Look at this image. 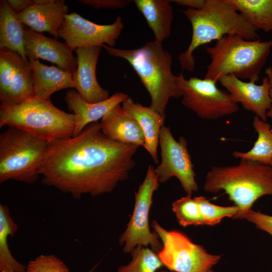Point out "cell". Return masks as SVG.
Instances as JSON below:
<instances>
[{"label": "cell", "instance_id": "cell-20", "mask_svg": "<svg viewBox=\"0 0 272 272\" xmlns=\"http://www.w3.org/2000/svg\"><path fill=\"white\" fill-rule=\"evenodd\" d=\"M122 107L134 118L141 126L145 138L144 148L150 154L156 164L159 163L157 148L159 132L164 125L165 117L149 106L135 103L128 97L122 103Z\"/></svg>", "mask_w": 272, "mask_h": 272}, {"label": "cell", "instance_id": "cell-2", "mask_svg": "<svg viewBox=\"0 0 272 272\" xmlns=\"http://www.w3.org/2000/svg\"><path fill=\"white\" fill-rule=\"evenodd\" d=\"M107 53L127 60L135 71L151 97L150 107L166 117L165 110L172 98H179L182 93L178 76L172 71L171 53L162 43L155 40L147 42L135 49H118L102 44Z\"/></svg>", "mask_w": 272, "mask_h": 272}, {"label": "cell", "instance_id": "cell-18", "mask_svg": "<svg viewBox=\"0 0 272 272\" xmlns=\"http://www.w3.org/2000/svg\"><path fill=\"white\" fill-rule=\"evenodd\" d=\"M102 132L116 142L144 147L145 135L137 120L118 104L102 118Z\"/></svg>", "mask_w": 272, "mask_h": 272}, {"label": "cell", "instance_id": "cell-27", "mask_svg": "<svg viewBox=\"0 0 272 272\" xmlns=\"http://www.w3.org/2000/svg\"><path fill=\"white\" fill-rule=\"evenodd\" d=\"M130 254L131 261L118 267L117 272H156L164 266L158 254L147 247L137 246Z\"/></svg>", "mask_w": 272, "mask_h": 272}, {"label": "cell", "instance_id": "cell-32", "mask_svg": "<svg viewBox=\"0 0 272 272\" xmlns=\"http://www.w3.org/2000/svg\"><path fill=\"white\" fill-rule=\"evenodd\" d=\"M79 2L88 5L95 9H122L132 3L130 0H79Z\"/></svg>", "mask_w": 272, "mask_h": 272}, {"label": "cell", "instance_id": "cell-33", "mask_svg": "<svg viewBox=\"0 0 272 272\" xmlns=\"http://www.w3.org/2000/svg\"><path fill=\"white\" fill-rule=\"evenodd\" d=\"M12 9L18 14L34 5L33 0H7Z\"/></svg>", "mask_w": 272, "mask_h": 272}, {"label": "cell", "instance_id": "cell-26", "mask_svg": "<svg viewBox=\"0 0 272 272\" xmlns=\"http://www.w3.org/2000/svg\"><path fill=\"white\" fill-rule=\"evenodd\" d=\"M17 226L11 218L9 208L0 205V270L26 272V266L13 256L9 248L8 239L13 236Z\"/></svg>", "mask_w": 272, "mask_h": 272}, {"label": "cell", "instance_id": "cell-21", "mask_svg": "<svg viewBox=\"0 0 272 272\" xmlns=\"http://www.w3.org/2000/svg\"><path fill=\"white\" fill-rule=\"evenodd\" d=\"M31 68L34 96L43 100L50 99L58 91L75 88L73 75L55 66H48L38 59L29 60Z\"/></svg>", "mask_w": 272, "mask_h": 272}, {"label": "cell", "instance_id": "cell-19", "mask_svg": "<svg viewBox=\"0 0 272 272\" xmlns=\"http://www.w3.org/2000/svg\"><path fill=\"white\" fill-rule=\"evenodd\" d=\"M68 12L64 0H54L48 4H34L17 15L24 26L37 33L47 32L57 39Z\"/></svg>", "mask_w": 272, "mask_h": 272}, {"label": "cell", "instance_id": "cell-17", "mask_svg": "<svg viewBox=\"0 0 272 272\" xmlns=\"http://www.w3.org/2000/svg\"><path fill=\"white\" fill-rule=\"evenodd\" d=\"M128 97L123 92H115L108 99L97 103L85 100L76 90L66 92L64 100L70 111L75 116V127L73 137L78 135L90 123L97 122L110 110L122 103Z\"/></svg>", "mask_w": 272, "mask_h": 272}, {"label": "cell", "instance_id": "cell-24", "mask_svg": "<svg viewBox=\"0 0 272 272\" xmlns=\"http://www.w3.org/2000/svg\"><path fill=\"white\" fill-rule=\"evenodd\" d=\"M253 127L257 138L252 148L248 151H234L232 156L237 159H246L262 164L272 166V128L267 122L254 116Z\"/></svg>", "mask_w": 272, "mask_h": 272}, {"label": "cell", "instance_id": "cell-10", "mask_svg": "<svg viewBox=\"0 0 272 272\" xmlns=\"http://www.w3.org/2000/svg\"><path fill=\"white\" fill-rule=\"evenodd\" d=\"M159 185L158 177L153 166L148 167L143 182L135 192L134 207L125 231L121 234L119 242L124 244L125 253H130L137 246H151L152 250L157 253L162 248L159 237L152 233L149 228V214L152 204L153 195Z\"/></svg>", "mask_w": 272, "mask_h": 272}, {"label": "cell", "instance_id": "cell-15", "mask_svg": "<svg viewBox=\"0 0 272 272\" xmlns=\"http://www.w3.org/2000/svg\"><path fill=\"white\" fill-rule=\"evenodd\" d=\"M25 50L29 60H46L72 74L77 70V57L65 42L40 34L25 26Z\"/></svg>", "mask_w": 272, "mask_h": 272}, {"label": "cell", "instance_id": "cell-30", "mask_svg": "<svg viewBox=\"0 0 272 272\" xmlns=\"http://www.w3.org/2000/svg\"><path fill=\"white\" fill-rule=\"evenodd\" d=\"M26 272H70L64 263L53 255L41 254L30 261Z\"/></svg>", "mask_w": 272, "mask_h": 272}, {"label": "cell", "instance_id": "cell-9", "mask_svg": "<svg viewBox=\"0 0 272 272\" xmlns=\"http://www.w3.org/2000/svg\"><path fill=\"white\" fill-rule=\"evenodd\" d=\"M182 91V104L198 117L215 120L234 114L239 107L227 91L220 89L217 82L209 79L178 75Z\"/></svg>", "mask_w": 272, "mask_h": 272}, {"label": "cell", "instance_id": "cell-1", "mask_svg": "<svg viewBox=\"0 0 272 272\" xmlns=\"http://www.w3.org/2000/svg\"><path fill=\"white\" fill-rule=\"evenodd\" d=\"M139 147L110 140L93 122L76 137L48 143L42 182L75 197L110 192L128 178Z\"/></svg>", "mask_w": 272, "mask_h": 272}, {"label": "cell", "instance_id": "cell-29", "mask_svg": "<svg viewBox=\"0 0 272 272\" xmlns=\"http://www.w3.org/2000/svg\"><path fill=\"white\" fill-rule=\"evenodd\" d=\"M198 203L205 225L213 226L219 223L225 217L233 218L240 212L236 206L222 207L212 203L206 198L195 197Z\"/></svg>", "mask_w": 272, "mask_h": 272}, {"label": "cell", "instance_id": "cell-7", "mask_svg": "<svg viewBox=\"0 0 272 272\" xmlns=\"http://www.w3.org/2000/svg\"><path fill=\"white\" fill-rule=\"evenodd\" d=\"M48 144L24 130L8 127L0 135V182H34L40 175Z\"/></svg>", "mask_w": 272, "mask_h": 272}, {"label": "cell", "instance_id": "cell-13", "mask_svg": "<svg viewBox=\"0 0 272 272\" xmlns=\"http://www.w3.org/2000/svg\"><path fill=\"white\" fill-rule=\"evenodd\" d=\"M33 96V79L29 60L17 52L0 49L1 104H15Z\"/></svg>", "mask_w": 272, "mask_h": 272}, {"label": "cell", "instance_id": "cell-31", "mask_svg": "<svg viewBox=\"0 0 272 272\" xmlns=\"http://www.w3.org/2000/svg\"><path fill=\"white\" fill-rule=\"evenodd\" d=\"M233 219H244L272 236V216L249 210L238 213Z\"/></svg>", "mask_w": 272, "mask_h": 272}, {"label": "cell", "instance_id": "cell-14", "mask_svg": "<svg viewBox=\"0 0 272 272\" xmlns=\"http://www.w3.org/2000/svg\"><path fill=\"white\" fill-rule=\"evenodd\" d=\"M219 82L236 102L240 103L245 110L254 113L255 116L267 121L266 113L272 101L266 76L262 79L260 85L253 82H245L233 75L224 76Z\"/></svg>", "mask_w": 272, "mask_h": 272}, {"label": "cell", "instance_id": "cell-25", "mask_svg": "<svg viewBox=\"0 0 272 272\" xmlns=\"http://www.w3.org/2000/svg\"><path fill=\"white\" fill-rule=\"evenodd\" d=\"M257 30L272 31V0H227Z\"/></svg>", "mask_w": 272, "mask_h": 272}, {"label": "cell", "instance_id": "cell-22", "mask_svg": "<svg viewBox=\"0 0 272 272\" xmlns=\"http://www.w3.org/2000/svg\"><path fill=\"white\" fill-rule=\"evenodd\" d=\"M133 2L153 31L155 40L162 43L171 33L173 18L171 1L135 0Z\"/></svg>", "mask_w": 272, "mask_h": 272}, {"label": "cell", "instance_id": "cell-3", "mask_svg": "<svg viewBox=\"0 0 272 272\" xmlns=\"http://www.w3.org/2000/svg\"><path fill=\"white\" fill-rule=\"evenodd\" d=\"M189 21L192 37L188 48L178 59L182 70L193 72V52L199 46L217 41L228 35H236L249 40H259L257 30L236 11L227 0H207L200 10L182 11Z\"/></svg>", "mask_w": 272, "mask_h": 272}, {"label": "cell", "instance_id": "cell-38", "mask_svg": "<svg viewBox=\"0 0 272 272\" xmlns=\"http://www.w3.org/2000/svg\"><path fill=\"white\" fill-rule=\"evenodd\" d=\"M1 272H15V271H1Z\"/></svg>", "mask_w": 272, "mask_h": 272}, {"label": "cell", "instance_id": "cell-28", "mask_svg": "<svg viewBox=\"0 0 272 272\" xmlns=\"http://www.w3.org/2000/svg\"><path fill=\"white\" fill-rule=\"evenodd\" d=\"M172 207L181 226L186 227L205 225L198 203L195 197L191 198V195L187 194L174 201L172 202Z\"/></svg>", "mask_w": 272, "mask_h": 272}, {"label": "cell", "instance_id": "cell-23", "mask_svg": "<svg viewBox=\"0 0 272 272\" xmlns=\"http://www.w3.org/2000/svg\"><path fill=\"white\" fill-rule=\"evenodd\" d=\"M7 48L28 59L25 50V26L7 1H0V49Z\"/></svg>", "mask_w": 272, "mask_h": 272}, {"label": "cell", "instance_id": "cell-8", "mask_svg": "<svg viewBox=\"0 0 272 272\" xmlns=\"http://www.w3.org/2000/svg\"><path fill=\"white\" fill-rule=\"evenodd\" d=\"M152 226L163 243L158 255L167 268L175 272H214L212 268L220 255L208 253L182 233L167 231L155 221Z\"/></svg>", "mask_w": 272, "mask_h": 272}, {"label": "cell", "instance_id": "cell-36", "mask_svg": "<svg viewBox=\"0 0 272 272\" xmlns=\"http://www.w3.org/2000/svg\"><path fill=\"white\" fill-rule=\"evenodd\" d=\"M33 1L35 5H45L53 2L54 0H33Z\"/></svg>", "mask_w": 272, "mask_h": 272}, {"label": "cell", "instance_id": "cell-37", "mask_svg": "<svg viewBox=\"0 0 272 272\" xmlns=\"http://www.w3.org/2000/svg\"><path fill=\"white\" fill-rule=\"evenodd\" d=\"M158 272H172V271H167V270H161Z\"/></svg>", "mask_w": 272, "mask_h": 272}, {"label": "cell", "instance_id": "cell-34", "mask_svg": "<svg viewBox=\"0 0 272 272\" xmlns=\"http://www.w3.org/2000/svg\"><path fill=\"white\" fill-rule=\"evenodd\" d=\"M207 0H174L179 5L188 7V9L200 10L202 9L207 3Z\"/></svg>", "mask_w": 272, "mask_h": 272}, {"label": "cell", "instance_id": "cell-4", "mask_svg": "<svg viewBox=\"0 0 272 272\" xmlns=\"http://www.w3.org/2000/svg\"><path fill=\"white\" fill-rule=\"evenodd\" d=\"M272 48V39L249 40L236 35H226L206 47L211 61L205 78L216 82L233 75L240 79L256 82Z\"/></svg>", "mask_w": 272, "mask_h": 272}, {"label": "cell", "instance_id": "cell-35", "mask_svg": "<svg viewBox=\"0 0 272 272\" xmlns=\"http://www.w3.org/2000/svg\"><path fill=\"white\" fill-rule=\"evenodd\" d=\"M265 73L268 80L269 86V95L272 101V66H268L265 70ZM267 117L270 118L272 120V101L270 108L266 113Z\"/></svg>", "mask_w": 272, "mask_h": 272}, {"label": "cell", "instance_id": "cell-5", "mask_svg": "<svg viewBox=\"0 0 272 272\" xmlns=\"http://www.w3.org/2000/svg\"><path fill=\"white\" fill-rule=\"evenodd\" d=\"M203 189L214 193L224 190L239 213L246 212L259 197L272 195V166L240 159L237 165L213 166Z\"/></svg>", "mask_w": 272, "mask_h": 272}, {"label": "cell", "instance_id": "cell-16", "mask_svg": "<svg viewBox=\"0 0 272 272\" xmlns=\"http://www.w3.org/2000/svg\"><path fill=\"white\" fill-rule=\"evenodd\" d=\"M101 47L91 46L76 49L77 69L73 75L75 89L87 102L97 103L108 99L107 90L98 83L96 69Z\"/></svg>", "mask_w": 272, "mask_h": 272}, {"label": "cell", "instance_id": "cell-12", "mask_svg": "<svg viewBox=\"0 0 272 272\" xmlns=\"http://www.w3.org/2000/svg\"><path fill=\"white\" fill-rule=\"evenodd\" d=\"M123 28L120 16L117 17L112 24L100 25L72 13L64 16L58 37L63 39L73 50L82 47H101L103 44L114 47Z\"/></svg>", "mask_w": 272, "mask_h": 272}, {"label": "cell", "instance_id": "cell-6", "mask_svg": "<svg viewBox=\"0 0 272 272\" xmlns=\"http://www.w3.org/2000/svg\"><path fill=\"white\" fill-rule=\"evenodd\" d=\"M24 130L48 143L73 137L75 116L56 107L50 99L33 96L15 104L0 105V127Z\"/></svg>", "mask_w": 272, "mask_h": 272}, {"label": "cell", "instance_id": "cell-11", "mask_svg": "<svg viewBox=\"0 0 272 272\" xmlns=\"http://www.w3.org/2000/svg\"><path fill=\"white\" fill-rule=\"evenodd\" d=\"M159 144L161 161L154 168L159 182L164 183L171 177H175L187 194L191 195L196 191L198 186L185 138L180 136L178 141L176 140L169 127L163 125L159 132Z\"/></svg>", "mask_w": 272, "mask_h": 272}]
</instances>
